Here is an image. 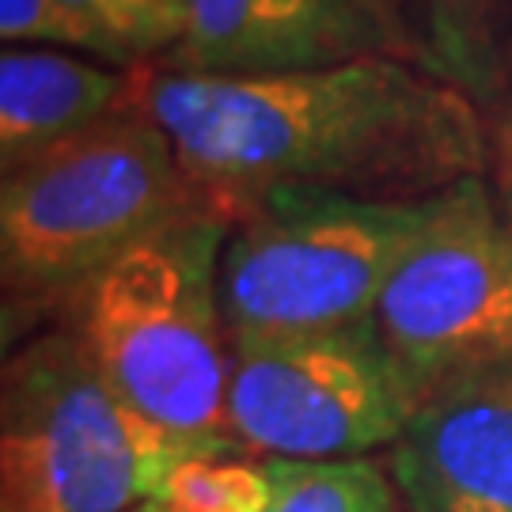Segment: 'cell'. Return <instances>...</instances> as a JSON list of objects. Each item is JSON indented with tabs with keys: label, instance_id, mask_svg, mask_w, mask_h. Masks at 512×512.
<instances>
[{
	"label": "cell",
	"instance_id": "cell-1",
	"mask_svg": "<svg viewBox=\"0 0 512 512\" xmlns=\"http://www.w3.org/2000/svg\"><path fill=\"white\" fill-rule=\"evenodd\" d=\"M137 76L186 175L224 220L285 186L418 202L490 167L482 103L395 54L262 76Z\"/></svg>",
	"mask_w": 512,
	"mask_h": 512
},
{
	"label": "cell",
	"instance_id": "cell-2",
	"mask_svg": "<svg viewBox=\"0 0 512 512\" xmlns=\"http://www.w3.org/2000/svg\"><path fill=\"white\" fill-rule=\"evenodd\" d=\"M198 213L213 209L186 175L167 129L145 107L137 76V99L122 110L4 171V338L12 342L46 319L61 323L107 266Z\"/></svg>",
	"mask_w": 512,
	"mask_h": 512
},
{
	"label": "cell",
	"instance_id": "cell-3",
	"mask_svg": "<svg viewBox=\"0 0 512 512\" xmlns=\"http://www.w3.org/2000/svg\"><path fill=\"white\" fill-rule=\"evenodd\" d=\"M228 220L198 213L107 266L65 311L95 368L164 429L236 456L228 421L232 346L220 315Z\"/></svg>",
	"mask_w": 512,
	"mask_h": 512
},
{
	"label": "cell",
	"instance_id": "cell-4",
	"mask_svg": "<svg viewBox=\"0 0 512 512\" xmlns=\"http://www.w3.org/2000/svg\"><path fill=\"white\" fill-rule=\"evenodd\" d=\"M224 456L129 403L65 323L35 330L0 380V509L129 512L156 501L171 467Z\"/></svg>",
	"mask_w": 512,
	"mask_h": 512
},
{
	"label": "cell",
	"instance_id": "cell-5",
	"mask_svg": "<svg viewBox=\"0 0 512 512\" xmlns=\"http://www.w3.org/2000/svg\"><path fill=\"white\" fill-rule=\"evenodd\" d=\"M433 198L387 202L285 186L247 202L220 247L228 342L338 330L372 319L399 258L433 220Z\"/></svg>",
	"mask_w": 512,
	"mask_h": 512
},
{
	"label": "cell",
	"instance_id": "cell-6",
	"mask_svg": "<svg viewBox=\"0 0 512 512\" xmlns=\"http://www.w3.org/2000/svg\"><path fill=\"white\" fill-rule=\"evenodd\" d=\"M228 346L232 433L243 452L266 459H357L391 448L429 395L376 319Z\"/></svg>",
	"mask_w": 512,
	"mask_h": 512
},
{
	"label": "cell",
	"instance_id": "cell-7",
	"mask_svg": "<svg viewBox=\"0 0 512 512\" xmlns=\"http://www.w3.org/2000/svg\"><path fill=\"white\" fill-rule=\"evenodd\" d=\"M372 319L429 391L512 368V224L486 175L437 194L433 220L399 258Z\"/></svg>",
	"mask_w": 512,
	"mask_h": 512
},
{
	"label": "cell",
	"instance_id": "cell-8",
	"mask_svg": "<svg viewBox=\"0 0 512 512\" xmlns=\"http://www.w3.org/2000/svg\"><path fill=\"white\" fill-rule=\"evenodd\" d=\"M387 471L406 512H512V368L433 387Z\"/></svg>",
	"mask_w": 512,
	"mask_h": 512
},
{
	"label": "cell",
	"instance_id": "cell-9",
	"mask_svg": "<svg viewBox=\"0 0 512 512\" xmlns=\"http://www.w3.org/2000/svg\"><path fill=\"white\" fill-rule=\"evenodd\" d=\"M368 54L395 46L365 0H190V31L164 69L262 76Z\"/></svg>",
	"mask_w": 512,
	"mask_h": 512
},
{
	"label": "cell",
	"instance_id": "cell-10",
	"mask_svg": "<svg viewBox=\"0 0 512 512\" xmlns=\"http://www.w3.org/2000/svg\"><path fill=\"white\" fill-rule=\"evenodd\" d=\"M137 99V69L61 50L8 46L0 57V171H16Z\"/></svg>",
	"mask_w": 512,
	"mask_h": 512
},
{
	"label": "cell",
	"instance_id": "cell-11",
	"mask_svg": "<svg viewBox=\"0 0 512 512\" xmlns=\"http://www.w3.org/2000/svg\"><path fill=\"white\" fill-rule=\"evenodd\" d=\"M395 54L459 84L478 103L501 92L497 0H365Z\"/></svg>",
	"mask_w": 512,
	"mask_h": 512
},
{
	"label": "cell",
	"instance_id": "cell-12",
	"mask_svg": "<svg viewBox=\"0 0 512 512\" xmlns=\"http://www.w3.org/2000/svg\"><path fill=\"white\" fill-rule=\"evenodd\" d=\"M274 501L266 512H406L395 478L376 459H266Z\"/></svg>",
	"mask_w": 512,
	"mask_h": 512
},
{
	"label": "cell",
	"instance_id": "cell-13",
	"mask_svg": "<svg viewBox=\"0 0 512 512\" xmlns=\"http://www.w3.org/2000/svg\"><path fill=\"white\" fill-rule=\"evenodd\" d=\"M114 69L167 61L190 31V0H69Z\"/></svg>",
	"mask_w": 512,
	"mask_h": 512
},
{
	"label": "cell",
	"instance_id": "cell-14",
	"mask_svg": "<svg viewBox=\"0 0 512 512\" xmlns=\"http://www.w3.org/2000/svg\"><path fill=\"white\" fill-rule=\"evenodd\" d=\"M156 501L175 512H266L274 478L266 463L239 456H190L171 467Z\"/></svg>",
	"mask_w": 512,
	"mask_h": 512
},
{
	"label": "cell",
	"instance_id": "cell-15",
	"mask_svg": "<svg viewBox=\"0 0 512 512\" xmlns=\"http://www.w3.org/2000/svg\"><path fill=\"white\" fill-rule=\"evenodd\" d=\"M0 38L8 46H50L92 54L107 65V50L69 0H0Z\"/></svg>",
	"mask_w": 512,
	"mask_h": 512
},
{
	"label": "cell",
	"instance_id": "cell-16",
	"mask_svg": "<svg viewBox=\"0 0 512 512\" xmlns=\"http://www.w3.org/2000/svg\"><path fill=\"white\" fill-rule=\"evenodd\" d=\"M490 194H494L501 217L512 224V107L490 126Z\"/></svg>",
	"mask_w": 512,
	"mask_h": 512
},
{
	"label": "cell",
	"instance_id": "cell-17",
	"mask_svg": "<svg viewBox=\"0 0 512 512\" xmlns=\"http://www.w3.org/2000/svg\"><path fill=\"white\" fill-rule=\"evenodd\" d=\"M129 512H175V509L164 505V501H145V505H137V509H129Z\"/></svg>",
	"mask_w": 512,
	"mask_h": 512
}]
</instances>
